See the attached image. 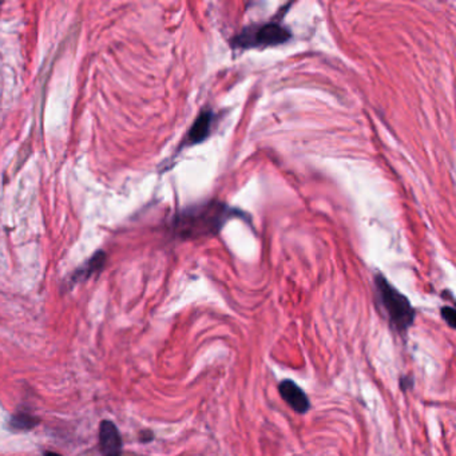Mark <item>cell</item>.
Instances as JSON below:
<instances>
[{
	"label": "cell",
	"instance_id": "6da1fadb",
	"mask_svg": "<svg viewBox=\"0 0 456 456\" xmlns=\"http://www.w3.org/2000/svg\"><path fill=\"white\" fill-rule=\"evenodd\" d=\"M235 209L222 202H208L181 211L174 220L175 233L183 238L217 235L223 223L235 217Z\"/></svg>",
	"mask_w": 456,
	"mask_h": 456
},
{
	"label": "cell",
	"instance_id": "7a4b0ae2",
	"mask_svg": "<svg viewBox=\"0 0 456 456\" xmlns=\"http://www.w3.org/2000/svg\"><path fill=\"white\" fill-rule=\"evenodd\" d=\"M375 290L378 304L390 319L391 326L399 332H405L415 320V311L411 302L396 288L392 287L383 274L375 277Z\"/></svg>",
	"mask_w": 456,
	"mask_h": 456
},
{
	"label": "cell",
	"instance_id": "30bf717a",
	"mask_svg": "<svg viewBox=\"0 0 456 456\" xmlns=\"http://www.w3.org/2000/svg\"><path fill=\"white\" fill-rule=\"evenodd\" d=\"M44 456H61V455H58V454H55V452H47V454H46V455Z\"/></svg>",
	"mask_w": 456,
	"mask_h": 456
},
{
	"label": "cell",
	"instance_id": "8992f818",
	"mask_svg": "<svg viewBox=\"0 0 456 456\" xmlns=\"http://www.w3.org/2000/svg\"><path fill=\"white\" fill-rule=\"evenodd\" d=\"M213 121H214L213 113L209 111V110H204L198 116V118L195 121V123L192 125L190 130L187 133L186 144L192 146V144H199V142L205 141L208 138L209 134H210Z\"/></svg>",
	"mask_w": 456,
	"mask_h": 456
},
{
	"label": "cell",
	"instance_id": "277c9868",
	"mask_svg": "<svg viewBox=\"0 0 456 456\" xmlns=\"http://www.w3.org/2000/svg\"><path fill=\"white\" fill-rule=\"evenodd\" d=\"M99 443L104 456H121L122 452V440L118 432L117 427L111 423L104 420L99 429Z\"/></svg>",
	"mask_w": 456,
	"mask_h": 456
},
{
	"label": "cell",
	"instance_id": "5b68a950",
	"mask_svg": "<svg viewBox=\"0 0 456 456\" xmlns=\"http://www.w3.org/2000/svg\"><path fill=\"white\" fill-rule=\"evenodd\" d=\"M280 395L281 398L290 405L296 412L305 414L309 409V400L308 396L301 391L300 387L296 386L290 380H284L280 387Z\"/></svg>",
	"mask_w": 456,
	"mask_h": 456
},
{
	"label": "cell",
	"instance_id": "8fae6325",
	"mask_svg": "<svg viewBox=\"0 0 456 456\" xmlns=\"http://www.w3.org/2000/svg\"><path fill=\"white\" fill-rule=\"evenodd\" d=\"M0 6H1V3H0Z\"/></svg>",
	"mask_w": 456,
	"mask_h": 456
},
{
	"label": "cell",
	"instance_id": "52a82bcc",
	"mask_svg": "<svg viewBox=\"0 0 456 456\" xmlns=\"http://www.w3.org/2000/svg\"><path fill=\"white\" fill-rule=\"evenodd\" d=\"M106 261H107V254L102 250L97 252L90 260L87 261L85 265H82L74 273L73 283H78V281L92 277V274L99 273L104 269Z\"/></svg>",
	"mask_w": 456,
	"mask_h": 456
},
{
	"label": "cell",
	"instance_id": "ba28073f",
	"mask_svg": "<svg viewBox=\"0 0 456 456\" xmlns=\"http://www.w3.org/2000/svg\"><path fill=\"white\" fill-rule=\"evenodd\" d=\"M37 419L28 414H18L11 417L10 426L15 431H27L31 430L34 426H37Z\"/></svg>",
	"mask_w": 456,
	"mask_h": 456
},
{
	"label": "cell",
	"instance_id": "9c48e42d",
	"mask_svg": "<svg viewBox=\"0 0 456 456\" xmlns=\"http://www.w3.org/2000/svg\"><path fill=\"white\" fill-rule=\"evenodd\" d=\"M442 316H443L444 320L448 323V326L451 328L455 326V311L450 307H445L442 309Z\"/></svg>",
	"mask_w": 456,
	"mask_h": 456
},
{
	"label": "cell",
	"instance_id": "3957f363",
	"mask_svg": "<svg viewBox=\"0 0 456 456\" xmlns=\"http://www.w3.org/2000/svg\"><path fill=\"white\" fill-rule=\"evenodd\" d=\"M292 38L290 31L280 23L254 25L244 28L230 40L235 49H262L283 44Z\"/></svg>",
	"mask_w": 456,
	"mask_h": 456
}]
</instances>
